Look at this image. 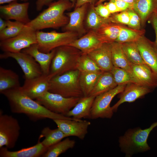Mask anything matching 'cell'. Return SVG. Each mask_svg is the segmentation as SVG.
Listing matches in <instances>:
<instances>
[{
	"label": "cell",
	"mask_w": 157,
	"mask_h": 157,
	"mask_svg": "<svg viewBox=\"0 0 157 157\" xmlns=\"http://www.w3.org/2000/svg\"><path fill=\"white\" fill-rule=\"evenodd\" d=\"M126 85H117L114 88L96 96L90 112V119H110L114 113L110 104L117 94L122 92Z\"/></svg>",
	"instance_id": "obj_7"
},
{
	"label": "cell",
	"mask_w": 157,
	"mask_h": 157,
	"mask_svg": "<svg viewBox=\"0 0 157 157\" xmlns=\"http://www.w3.org/2000/svg\"><path fill=\"white\" fill-rule=\"evenodd\" d=\"M55 49L49 74L52 77L76 69L78 61L83 53L81 51L69 45L62 46Z\"/></svg>",
	"instance_id": "obj_5"
},
{
	"label": "cell",
	"mask_w": 157,
	"mask_h": 157,
	"mask_svg": "<svg viewBox=\"0 0 157 157\" xmlns=\"http://www.w3.org/2000/svg\"><path fill=\"white\" fill-rule=\"evenodd\" d=\"M109 18L111 22L123 25H128L129 23V16L127 10L111 14Z\"/></svg>",
	"instance_id": "obj_38"
},
{
	"label": "cell",
	"mask_w": 157,
	"mask_h": 157,
	"mask_svg": "<svg viewBox=\"0 0 157 157\" xmlns=\"http://www.w3.org/2000/svg\"><path fill=\"white\" fill-rule=\"evenodd\" d=\"M123 26L109 22L103 24L94 31L101 43H112L115 42Z\"/></svg>",
	"instance_id": "obj_23"
},
{
	"label": "cell",
	"mask_w": 157,
	"mask_h": 157,
	"mask_svg": "<svg viewBox=\"0 0 157 157\" xmlns=\"http://www.w3.org/2000/svg\"><path fill=\"white\" fill-rule=\"evenodd\" d=\"M80 74L76 69L52 77L49 91L66 97H84L79 83Z\"/></svg>",
	"instance_id": "obj_4"
},
{
	"label": "cell",
	"mask_w": 157,
	"mask_h": 157,
	"mask_svg": "<svg viewBox=\"0 0 157 157\" xmlns=\"http://www.w3.org/2000/svg\"><path fill=\"white\" fill-rule=\"evenodd\" d=\"M55 51V49L48 53L42 52L39 50L37 43L32 44L21 51L32 56L39 65L43 74L45 75L49 74Z\"/></svg>",
	"instance_id": "obj_21"
},
{
	"label": "cell",
	"mask_w": 157,
	"mask_h": 157,
	"mask_svg": "<svg viewBox=\"0 0 157 157\" xmlns=\"http://www.w3.org/2000/svg\"><path fill=\"white\" fill-rule=\"evenodd\" d=\"M111 45L112 59L113 66L125 70L133 77L132 64L125 53L121 44L115 42L112 43Z\"/></svg>",
	"instance_id": "obj_26"
},
{
	"label": "cell",
	"mask_w": 157,
	"mask_h": 157,
	"mask_svg": "<svg viewBox=\"0 0 157 157\" xmlns=\"http://www.w3.org/2000/svg\"><path fill=\"white\" fill-rule=\"evenodd\" d=\"M52 78L49 74H43L35 78L25 79L21 89L30 98L36 99L49 91L50 81Z\"/></svg>",
	"instance_id": "obj_13"
},
{
	"label": "cell",
	"mask_w": 157,
	"mask_h": 157,
	"mask_svg": "<svg viewBox=\"0 0 157 157\" xmlns=\"http://www.w3.org/2000/svg\"><path fill=\"white\" fill-rule=\"evenodd\" d=\"M150 19L155 33L156 40L154 42L157 48V11L153 14Z\"/></svg>",
	"instance_id": "obj_43"
},
{
	"label": "cell",
	"mask_w": 157,
	"mask_h": 157,
	"mask_svg": "<svg viewBox=\"0 0 157 157\" xmlns=\"http://www.w3.org/2000/svg\"><path fill=\"white\" fill-rule=\"evenodd\" d=\"M125 2L133 6V3L136 0H123Z\"/></svg>",
	"instance_id": "obj_48"
},
{
	"label": "cell",
	"mask_w": 157,
	"mask_h": 157,
	"mask_svg": "<svg viewBox=\"0 0 157 157\" xmlns=\"http://www.w3.org/2000/svg\"><path fill=\"white\" fill-rule=\"evenodd\" d=\"M95 97L91 96L81 97L66 116L78 120L82 118L90 119V112Z\"/></svg>",
	"instance_id": "obj_24"
},
{
	"label": "cell",
	"mask_w": 157,
	"mask_h": 157,
	"mask_svg": "<svg viewBox=\"0 0 157 157\" xmlns=\"http://www.w3.org/2000/svg\"><path fill=\"white\" fill-rule=\"evenodd\" d=\"M127 10L129 16V27L134 29H141V20L139 15L132 9Z\"/></svg>",
	"instance_id": "obj_39"
},
{
	"label": "cell",
	"mask_w": 157,
	"mask_h": 157,
	"mask_svg": "<svg viewBox=\"0 0 157 157\" xmlns=\"http://www.w3.org/2000/svg\"><path fill=\"white\" fill-rule=\"evenodd\" d=\"M76 69L80 72H97L102 71L87 54L82 53L76 65Z\"/></svg>",
	"instance_id": "obj_36"
},
{
	"label": "cell",
	"mask_w": 157,
	"mask_h": 157,
	"mask_svg": "<svg viewBox=\"0 0 157 157\" xmlns=\"http://www.w3.org/2000/svg\"><path fill=\"white\" fill-rule=\"evenodd\" d=\"M20 127L18 120L13 116L0 111V148H14L20 134Z\"/></svg>",
	"instance_id": "obj_9"
},
{
	"label": "cell",
	"mask_w": 157,
	"mask_h": 157,
	"mask_svg": "<svg viewBox=\"0 0 157 157\" xmlns=\"http://www.w3.org/2000/svg\"><path fill=\"white\" fill-rule=\"evenodd\" d=\"M21 87L5 91L1 94L8 99L13 113L25 114L33 121L46 119L78 120L50 111L24 94Z\"/></svg>",
	"instance_id": "obj_1"
},
{
	"label": "cell",
	"mask_w": 157,
	"mask_h": 157,
	"mask_svg": "<svg viewBox=\"0 0 157 157\" xmlns=\"http://www.w3.org/2000/svg\"><path fill=\"white\" fill-rule=\"evenodd\" d=\"M111 43H102L87 54L102 71H110L113 65L112 59Z\"/></svg>",
	"instance_id": "obj_18"
},
{
	"label": "cell",
	"mask_w": 157,
	"mask_h": 157,
	"mask_svg": "<svg viewBox=\"0 0 157 157\" xmlns=\"http://www.w3.org/2000/svg\"><path fill=\"white\" fill-rule=\"evenodd\" d=\"M7 26L6 20L0 17V31H1Z\"/></svg>",
	"instance_id": "obj_46"
},
{
	"label": "cell",
	"mask_w": 157,
	"mask_h": 157,
	"mask_svg": "<svg viewBox=\"0 0 157 157\" xmlns=\"http://www.w3.org/2000/svg\"><path fill=\"white\" fill-rule=\"evenodd\" d=\"M102 44L98 38L95 31L91 30L68 45L78 49L83 53L88 54L99 47Z\"/></svg>",
	"instance_id": "obj_22"
},
{
	"label": "cell",
	"mask_w": 157,
	"mask_h": 157,
	"mask_svg": "<svg viewBox=\"0 0 157 157\" xmlns=\"http://www.w3.org/2000/svg\"><path fill=\"white\" fill-rule=\"evenodd\" d=\"M21 87L18 75L13 71L0 67V93Z\"/></svg>",
	"instance_id": "obj_28"
},
{
	"label": "cell",
	"mask_w": 157,
	"mask_h": 157,
	"mask_svg": "<svg viewBox=\"0 0 157 157\" xmlns=\"http://www.w3.org/2000/svg\"><path fill=\"white\" fill-rule=\"evenodd\" d=\"M58 128L67 137L74 136L83 140L88 133L91 122L85 120L57 119L53 120Z\"/></svg>",
	"instance_id": "obj_14"
},
{
	"label": "cell",
	"mask_w": 157,
	"mask_h": 157,
	"mask_svg": "<svg viewBox=\"0 0 157 157\" xmlns=\"http://www.w3.org/2000/svg\"><path fill=\"white\" fill-rule=\"evenodd\" d=\"M110 72L117 85H127L131 83H135L132 76L123 69L113 66Z\"/></svg>",
	"instance_id": "obj_37"
},
{
	"label": "cell",
	"mask_w": 157,
	"mask_h": 157,
	"mask_svg": "<svg viewBox=\"0 0 157 157\" xmlns=\"http://www.w3.org/2000/svg\"><path fill=\"white\" fill-rule=\"evenodd\" d=\"M56 0H36L35 5L36 10L38 11L41 10L45 6H48L50 3ZM71 1L75 6L76 0H68Z\"/></svg>",
	"instance_id": "obj_41"
},
{
	"label": "cell",
	"mask_w": 157,
	"mask_h": 157,
	"mask_svg": "<svg viewBox=\"0 0 157 157\" xmlns=\"http://www.w3.org/2000/svg\"><path fill=\"white\" fill-rule=\"evenodd\" d=\"M89 4H84L75 8L72 12L65 13L69 18V21L62 27L63 32H75L78 34L79 37L86 33L87 30L84 27V22Z\"/></svg>",
	"instance_id": "obj_15"
},
{
	"label": "cell",
	"mask_w": 157,
	"mask_h": 157,
	"mask_svg": "<svg viewBox=\"0 0 157 157\" xmlns=\"http://www.w3.org/2000/svg\"><path fill=\"white\" fill-rule=\"evenodd\" d=\"M81 98L66 97L48 91L36 101L50 111L66 116Z\"/></svg>",
	"instance_id": "obj_8"
},
{
	"label": "cell",
	"mask_w": 157,
	"mask_h": 157,
	"mask_svg": "<svg viewBox=\"0 0 157 157\" xmlns=\"http://www.w3.org/2000/svg\"><path fill=\"white\" fill-rule=\"evenodd\" d=\"M98 0H76L75 7V8H76L87 3L93 5L95 6V4Z\"/></svg>",
	"instance_id": "obj_45"
},
{
	"label": "cell",
	"mask_w": 157,
	"mask_h": 157,
	"mask_svg": "<svg viewBox=\"0 0 157 157\" xmlns=\"http://www.w3.org/2000/svg\"><path fill=\"white\" fill-rule=\"evenodd\" d=\"M36 37L39 50L48 53L58 47L68 45L80 37L78 34L72 32L38 31H36Z\"/></svg>",
	"instance_id": "obj_6"
},
{
	"label": "cell",
	"mask_w": 157,
	"mask_h": 157,
	"mask_svg": "<svg viewBox=\"0 0 157 157\" xmlns=\"http://www.w3.org/2000/svg\"><path fill=\"white\" fill-rule=\"evenodd\" d=\"M40 137L41 138L44 137L42 142L48 149L67 137L58 128L52 129L48 127L43 129Z\"/></svg>",
	"instance_id": "obj_30"
},
{
	"label": "cell",
	"mask_w": 157,
	"mask_h": 157,
	"mask_svg": "<svg viewBox=\"0 0 157 157\" xmlns=\"http://www.w3.org/2000/svg\"><path fill=\"white\" fill-rule=\"evenodd\" d=\"M7 26L0 31V40L2 41L15 36L23 30L26 25L20 22L6 20Z\"/></svg>",
	"instance_id": "obj_35"
},
{
	"label": "cell",
	"mask_w": 157,
	"mask_h": 157,
	"mask_svg": "<svg viewBox=\"0 0 157 157\" xmlns=\"http://www.w3.org/2000/svg\"><path fill=\"white\" fill-rule=\"evenodd\" d=\"M104 3V4L107 8L111 14L121 12L115 3L111 1Z\"/></svg>",
	"instance_id": "obj_44"
},
{
	"label": "cell",
	"mask_w": 157,
	"mask_h": 157,
	"mask_svg": "<svg viewBox=\"0 0 157 157\" xmlns=\"http://www.w3.org/2000/svg\"><path fill=\"white\" fill-rule=\"evenodd\" d=\"M37 43L36 31L26 25L22 31L17 35L1 41L0 48L4 52L18 53Z\"/></svg>",
	"instance_id": "obj_10"
},
{
	"label": "cell",
	"mask_w": 157,
	"mask_h": 157,
	"mask_svg": "<svg viewBox=\"0 0 157 157\" xmlns=\"http://www.w3.org/2000/svg\"><path fill=\"white\" fill-rule=\"evenodd\" d=\"M117 86L110 72H104L100 76L89 96L95 97L114 88Z\"/></svg>",
	"instance_id": "obj_27"
},
{
	"label": "cell",
	"mask_w": 157,
	"mask_h": 157,
	"mask_svg": "<svg viewBox=\"0 0 157 157\" xmlns=\"http://www.w3.org/2000/svg\"><path fill=\"white\" fill-rule=\"evenodd\" d=\"M94 6L95 5L89 4L86 14L85 25L89 31H94L103 24L110 22L109 18H104L98 14Z\"/></svg>",
	"instance_id": "obj_32"
},
{
	"label": "cell",
	"mask_w": 157,
	"mask_h": 157,
	"mask_svg": "<svg viewBox=\"0 0 157 157\" xmlns=\"http://www.w3.org/2000/svg\"><path fill=\"white\" fill-rule=\"evenodd\" d=\"M132 9L139 16L141 25L144 26L153 14L157 11V0H136Z\"/></svg>",
	"instance_id": "obj_25"
},
{
	"label": "cell",
	"mask_w": 157,
	"mask_h": 157,
	"mask_svg": "<svg viewBox=\"0 0 157 157\" xmlns=\"http://www.w3.org/2000/svg\"><path fill=\"white\" fill-rule=\"evenodd\" d=\"M29 4L27 2L20 3L15 1L1 6V17L6 20L13 19L26 25L31 20L28 13Z\"/></svg>",
	"instance_id": "obj_12"
},
{
	"label": "cell",
	"mask_w": 157,
	"mask_h": 157,
	"mask_svg": "<svg viewBox=\"0 0 157 157\" xmlns=\"http://www.w3.org/2000/svg\"><path fill=\"white\" fill-rule=\"evenodd\" d=\"M18 0H0V4H3L5 3H9L11 2L17 1ZM23 1H24L25 2H27L29 0H19Z\"/></svg>",
	"instance_id": "obj_47"
},
{
	"label": "cell",
	"mask_w": 157,
	"mask_h": 157,
	"mask_svg": "<svg viewBox=\"0 0 157 157\" xmlns=\"http://www.w3.org/2000/svg\"><path fill=\"white\" fill-rule=\"evenodd\" d=\"M121 44L125 53L131 64H145L136 42H126Z\"/></svg>",
	"instance_id": "obj_34"
},
{
	"label": "cell",
	"mask_w": 157,
	"mask_h": 157,
	"mask_svg": "<svg viewBox=\"0 0 157 157\" xmlns=\"http://www.w3.org/2000/svg\"><path fill=\"white\" fill-rule=\"evenodd\" d=\"M94 9L98 14L104 18H109L111 14L103 3L95 6Z\"/></svg>",
	"instance_id": "obj_40"
},
{
	"label": "cell",
	"mask_w": 157,
	"mask_h": 157,
	"mask_svg": "<svg viewBox=\"0 0 157 157\" xmlns=\"http://www.w3.org/2000/svg\"><path fill=\"white\" fill-rule=\"evenodd\" d=\"M145 32L144 29H134L123 26L115 42L121 43L136 42L144 35Z\"/></svg>",
	"instance_id": "obj_33"
},
{
	"label": "cell",
	"mask_w": 157,
	"mask_h": 157,
	"mask_svg": "<svg viewBox=\"0 0 157 157\" xmlns=\"http://www.w3.org/2000/svg\"><path fill=\"white\" fill-rule=\"evenodd\" d=\"M132 71L135 83L152 89L157 87V78L146 65L132 64Z\"/></svg>",
	"instance_id": "obj_19"
},
{
	"label": "cell",
	"mask_w": 157,
	"mask_h": 157,
	"mask_svg": "<svg viewBox=\"0 0 157 157\" xmlns=\"http://www.w3.org/2000/svg\"><path fill=\"white\" fill-rule=\"evenodd\" d=\"M38 16L26 25L36 31L47 28L57 29L66 25L69 18L65 12L74 6L68 0H59L53 1Z\"/></svg>",
	"instance_id": "obj_2"
},
{
	"label": "cell",
	"mask_w": 157,
	"mask_h": 157,
	"mask_svg": "<svg viewBox=\"0 0 157 157\" xmlns=\"http://www.w3.org/2000/svg\"><path fill=\"white\" fill-rule=\"evenodd\" d=\"M108 0L109 1L110 0H98L95 4V6L103 3L104 2Z\"/></svg>",
	"instance_id": "obj_49"
},
{
	"label": "cell",
	"mask_w": 157,
	"mask_h": 157,
	"mask_svg": "<svg viewBox=\"0 0 157 157\" xmlns=\"http://www.w3.org/2000/svg\"><path fill=\"white\" fill-rule=\"evenodd\" d=\"M104 71L80 72L79 83L84 97L89 95L100 75Z\"/></svg>",
	"instance_id": "obj_29"
},
{
	"label": "cell",
	"mask_w": 157,
	"mask_h": 157,
	"mask_svg": "<svg viewBox=\"0 0 157 157\" xmlns=\"http://www.w3.org/2000/svg\"><path fill=\"white\" fill-rule=\"evenodd\" d=\"M152 89L145 86L131 83L127 84L123 91L119 93V100L112 107L114 112H116L118 108L124 102H133L138 99L143 97L151 91Z\"/></svg>",
	"instance_id": "obj_16"
},
{
	"label": "cell",
	"mask_w": 157,
	"mask_h": 157,
	"mask_svg": "<svg viewBox=\"0 0 157 157\" xmlns=\"http://www.w3.org/2000/svg\"><path fill=\"white\" fill-rule=\"evenodd\" d=\"M114 2L121 12L132 9V6L123 0H110Z\"/></svg>",
	"instance_id": "obj_42"
},
{
	"label": "cell",
	"mask_w": 157,
	"mask_h": 157,
	"mask_svg": "<svg viewBox=\"0 0 157 157\" xmlns=\"http://www.w3.org/2000/svg\"><path fill=\"white\" fill-rule=\"evenodd\" d=\"M76 142L67 137L49 147L47 151L42 156L43 157H57L68 150L73 148Z\"/></svg>",
	"instance_id": "obj_31"
},
{
	"label": "cell",
	"mask_w": 157,
	"mask_h": 157,
	"mask_svg": "<svg viewBox=\"0 0 157 157\" xmlns=\"http://www.w3.org/2000/svg\"><path fill=\"white\" fill-rule=\"evenodd\" d=\"M39 137L38 143L35 145L16 151H10L5 147L0 148L1 157H38L42 156L48 148L40 142Z\"/></svg>",
	"instance_id": "obj_20"
},
{
	"label": "cell",
	"mask_w": 157,
	"mask_h": 157,
	"mask_svg": "<svg viewBox=\"0 0 157 157\" xmlns=\"http://www.w3.org/2000/svg\"><path fill=\"white\" fill-rule=\"evenodd\" d=\"M157 126V121L147 128L140 127L130 129L119 139V146L125 156L130 157L133 154L144 152L150 149L147 140L151 131Z\"/></svg>",
	"instance_id": "obj_3"
},
{
	"label": "cell",
	"mask_w": 157,
	"mask_h": 157,
	"mask_svg": "<svg viewBox=\"0 0 157 157\" xmlns=\"http://www.w3.org/2000/svg\"><path fill=\"white\" fill-rule=\"evenodd\" d=\"M12 58L21 67L25 79L39 76L43 74L39 64L30 55L22 51L18 53L4 52L0 55L1 59Z\"/></svg>",
	"instance_id": "obj_11"
},
{
	"label": "cell",
	"mask_w": 157,
	"mask_h": 157,
	"mask_svg": "<svg viewBox=\"0 0 157 157\" xmlns=\"http://www.w3.org/2000/svg\"><path fill=\"white\" fill-rule=\"evenodd\" d=\"M136 42L144 63L157 78V48L154 42L144 35Z\"/></svg>",
	"instance_id": "obj_17"
}]
</instances>
